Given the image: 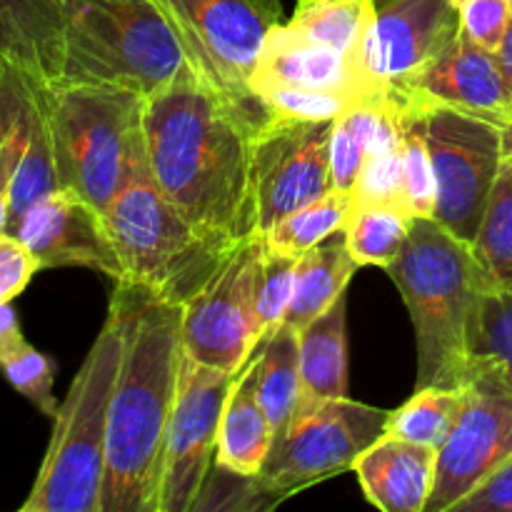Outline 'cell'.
I'll return each mask as SVG.
<instances>
[{"mask_svg":"<svg viewBox=\"0 0 512 512\" xmlns=\"http://www.w3.org/2000/svg\"><path fill=\"white\" fill-rule=\"evenodd\" d=\"M143 140L155 185L190 223L233 243L258 233L253 133L190 65L145 98Z\"/></svg>","mask_w":512,"mask_h":512,"instance_id":"6da1fadb","label":"cell"},{"mask_svg":"<svg viewBox=\"0 0 512 512\" xmlns=\"http://www.w3.org/2000/svg\"><path fill=\"white\" fill-rule=\"evenodd\" d=\"M110 303L123 318V360L108 410L100 512H158L165 433L185 355L183 308L125 280L115 283Z\"/></svg>","mask_w":512,"mask_h":512,"instance_id":"7a4b0ae2","label":"cell"},{"mask_svg":"<svg viewBox=\"0 0 512 512\" xmlns=\"http://www.w3.org/2000/svg\"><path fill=\"white\" fill-rule=\"evenodd\" d=\"M385 270L413 320L415 388H465L480 308L498 288L473 245L435 218H413L403 253Z\"/></svg>","mask_w":512,"mask_h":512,"instance_id":"3957f363","label":"cell"},{"mask_svg":"<svg viewBox=\"0 0 512 512\" xmlns=\"http://www.w3.org/2000/svg\"><path fill=\"white\" fill-rule=\"evenodd\" d=\"M105 220L123 263L125 283L180 308L213 280L243 243L210 235L190 223L155 185L145 148L130 165L123 188L105 210Z\"/></svg>","mask_w":512,"mask_h":512,"instance_id":"277c9868","label":"cell"},{"mask_svg":"<svg viewBox=\"0 0 512 512\" xmlns=\"http://www.w3.org/2000/svg\"><path fill=\"white\" fill-rule=\"evenodd\" d=\"M123 360V318L110 303L103 330L53 418L38 478L20 512H100L108 410Z\"/></svg>","mask_w":512,"mask_h":512,"instance_id":"5b68a950","label":"cell"},{"mask_svg":"<svg viewBox=\"0 0 512 512\" xmlns=\"http://www.w3.org/2000/svg\"><path fill=\"white\" fill-rule=\"evenodd\" d=\"M65 68L60 83L128 88L153 95L188 58L155 0H60Z\"/></svg>","mask_w":512,"mask_h":512,"instance_id":"8992f818","label":"cell"},{"mask_svg":"<svg viewBox=\"0 0 512 512\" xmlns=\"http://www.w3.org/2000/svg\"><path fill=\"white\" fill-rule=\"evenodd\" d=\"M145 95L128 88L58 83L48 88L60 188H70L100 213L123 188L143 143Z\"/></svg>","mask_w":512,"mask_h":512,"instance_id":"52a82bcc","label":"cell"},{"mask_svg":"<svg viewBox=\"0 0 512 512\" xmlns=\"http://www.w3.org/2000/svg\"><path fill=\"white\" fill-rule=\"evenodd\" d=\"M173 25L200 83L250 130L268 123L253 93V73L270 30L280 23V0H155Z\"/></svg>","mask_w":512,"mask_h":512,"instance_id":"ba28073f","label":"cell"},{"mask_svg":"<svg viewBox=\"0 0 512 512\" xmlns=\"http://www.w3.org/2000/svg\"><path fill=\"white\" fill-rule=\"evenodd\" d=\"M390 410L325 400L293 415L288 428L273 435L263 470L253 475L260 510H273L293 495L323 480L353 470L355 460L385 435Z\"/></svg>","mask_w":512,"mask_h":512,"instance_id":"9c48e42d","label":"cell"},{"mask_svg":"<svg viewBox=\"0 0 512 512\" xmlns=\"http://www.w3.org/2000/svg\"><path fill=\"white\" fill-rule=\"evenodd\" d=\"M423 103L435 175L433 218L473 245L503 170V125L428 98Z\"/></svg>","mask_w":512,"mask_h":512,"instance_id":"30bf717a","label":"cell"},{"mask_svg":"<svg viewBox=\"0 0 512 512\" xmlns=\"http://www.w3.org/2000/svg\"><path fill=\"white\" fill-rule=\"evenodd\" d=\"M265 240L255 233L233 250L223 268L183 305V353L210 368L238 375L263 338L258 320V278Z\"/></svg>","mask_w":512,"mask_h":512,"instance_id":"8fae6325","label":"cell"},{"mask_svg":"<svg viewBox=\"0 0 512 512\" xmlns=\"http://www.w3.org/2000/svg\"><path fill=\"white\" fill-rule=\"evenodd\" d=\"M233 373L183 355L173 415L165 433L158 512H193L218 448V428Z\"/></svg>","mask_w":512,"mask_h":512,"instance_id":"7c38bea8","label":"cell"},{"mask_svg":"<svg viewBox=\"0 0 512 512\" xmlns=\"http://www.w3.org/2000/svg\"><path fill=\"white\" fill-rule=\"evenodd\" d=\"M333 120L273 118L253 135V180L258 233L333 190L330 178Z\"/></svg>","mask_w":512,"mask_h":512,"instance_id":"4fadbf2b","label":"cell"},{"mask_svg":"<svg viewBox=\"0 0 512 512\" xmlns=\"http://www.w3.org/2000/svg\"><path fill=\"white\" fill-rule=\"evenodd\" d=\"M465 390L463 413L438 450L425 512H450L512 455V385L475 375Z\"/></svg>","mask_w":512,"mask_h":512,"instance_id":"5bb4252c","label":"cell"},{"mask_svg":"<svg viewBox=\"0 0 512 512\" xmlns=\"http://www.w3.org/2000/svg\"><path fill=\"white\" fill-rule=\"evenodd\" d=\"M460 33V8L453 0H385L360 48V68L385 90L438 58Z\"/></svg>","mask_w":512,"mask_h":512,"instance_id":"9a60e30c","label":"cell"},{"mask_svg":"<svg viewBox=\"0 0 512 512\" xmlns=\"http://www.w3.org/2000/svg\"><path fill=\"white\" fill-rule=\"evenodd\" d=\"M5 233L28 245L40 270L88 268L115 283L125 278L105 213L70 188L45 195Z\"/></svg>","mask_w":512,"mask_h":512,"instance_id":"2e32d148","label":"cell"},{"mask_svg":"<svg viewBox=\"0 0 512 512\" xmlns=\"http://www.w3.org/2000/svg\"><path fill=\"white\" fill-rule=\"evenodd\" d=\"M398 85L493 123L505 125L512 118V90L498 55L470 40L463 30L438 58Z\"/></svg>","mask_w":512,"mask_h":512,"instance_id":"e0dca14e","label":"cell"},{"mask_svg":"<svg viewBox=\"0 0 512 512\" xmlns=\"http://www.w3.org/2000/svg\"><path fill=\"white\" fill-rule=\"evenodd\" d=\"M265 88H288L300 93H348L358 98L383 93L360 70L358 60L313 43L288 23L270 30L253 73V93Z\"/></svg>","mask_w":512,"mask_h":512,"instance_id":"ac0fdd59","label":"cell"},{"mask_svg":"<svg viewBox=\"0 0 512 512\" xmlns=\"http://www.w3.org/2000/svg\"><path fill=\"white\" fill-rule=\"evenodd\" d=\"M438 450L385 433L353 465L365 500L383 512H425Z\"/></svg>","mask_w":512,"mask_h":512,"instance_id":"d6986e66","label":"cell"},{"mask_svg":"<svg viewBox=\"0 0 512 512\" xmlns=\"http://www.w3.org/2000/svg\"><path fill=\"white\" fill-rule=\"evenodd\" d=\"M0 58L43 88L65 68V18L60 0H0Z\"/></svg>","mask_w":512,"mask_h":512,"instance_id":"ffe728a7","label":"cell"},{"mask_svg":"<svg viewBox=\"0 0 512 512\" xmlns=\"http://www.w3.org/2000/svg\"><path fill=\"white\" fill-rule=\"evenodd\" d=\"M303 398L295 413L348 398V308L345 295L298 330Z\"/></svg>","mask_w":512,"mask_h":512,"instance_id":"44dd1931","label":"cell"},{"mask_svg":"<svg viewBox=\"0 0 512 512\" xmlns=\"http://www.w3.org/2000/svg\"><path fill=\"white\" fill-rule=\"evenodd\" d=\"M243 368L275 433L288 428L303 398L298 330L283 320L263 333Z\"/></svg>","mask_w":512,"mask_h":512,"instance_id":"7402d4cb","label":"cell"},{"mask_svg":"<svg viewBox=\"0 0 512 512\" xmlns=\"http://www.w3.org/2000/svg\"><path fill=\"white\" fill-rule=\"evenodd\" d=\"M273 435V425H270L263 405L255 398L248 373L245 368H240L228 400H225L223 418H220L215 465L235 475L253 478L263 470L270 445H273Z\"/></svg>","mask_w":512,"mask_h":512,"instance_id":"603a6c76","label":"cell"},{"mask_svg":"<svg viewBox=\"0 0 512 512\" xmlns=\"http://www.w3.org/2000/svg\"><path fill=\"white\" fill-rule=\"evenodd\" d=\"M358 268V260L353 258L345 243V233L343 238L333 235L300 255L295 263L293 298H290L285 323L300 330L310 320L323 315L335 300L343 298Z\"/></svg>","mask_w":512,"mask_h":512,"instance_id":"cb8c5ba5","label":"cell"},{"mask_svg":"<svg viewBox=\"0 0 512 512\" xmlns=\"http://www.w3.org/2000/svg\"><path fill=\"white\" fill-rule=\"evenodd\" d=\"M375 15V0H300L288 25L303 38L358 60Z\"/></svg>","mask_w":512,"mask_h":512,"instance_id":"d4e9b609","label":"cell"},{"mask_svg":"<svg viewBox=\"0 0 512 512\" xmlns=\"http://www.w3.org/2000/svg\"><path fill=\"white\" fill-rule=\"evenodd\" d=\"M33 108H30V140L25 148L23 163L15 175L13 193H10V213L5 230L13 228L25 210L33 208L45 195L55 193L60 188L58 163H55V143L53 130L48 118V88L33 83Z\"/></svg>","mask_w":512,"mask_h":512,"instance_id":"484cf974","label":"cell"},{"mask_svg":"<svg viewBox=\"0 0 512 512\" xmlns=\"http://www.w3.org/2000/svg\"><path fill=\"white\" fill-rule=\"evenodd\" d=\"M30 108V78L0 58V233L8 225L10 193L30 140Z\"/></svg>","mask_w":512,"mask_h":512,"instance_id":"4316f807","label":"cell"},{"mask_svg":"<svg viewBox=\"0 0 512 512\" xmlns=\"http://www.w3.org/2000/svg\"><path fill=\"white\" fill-rule=\"evenodd\" d=\"M355 205H398L408 208L405 200V175H403V145H400V125L388 95L383 93V115H380L378 135L365 158L363 170L353 188ZM413 215V213H410ZM415 218V215H413Z\"/></svg>","mask_w":512,"mask_h":512,"instance_id":"83f0119b","label":"cell"},{"mask_svg":"<svg viewBox=\"0 0 512 512\" xmlns=\"http://www.w3.org/2000/svg\"><path fill=\"white\" fill-rule=\"evenodd\" d=\"M350 213H353V193L345 190H328L313 203L303 205L300 210L280 220L275 228L263 235L265 245L275 253L300 258L315 245L325 243L333 235L345 233Z\"/></svg>","mask_w":512,"mask_h":512,"instance_id":"f1b7e54d","label":"cell"},{"mask_svg":"<svg viewBox=\"0 0 512 512\" xmlns=\"http://www.w3.org/2000/svg\"><path fill=\"white\" fill-rule=\"evenodd\" d=\"M465 395V388H415L403 408L390 410L385 433L440 450L463 413Z\"/></svg>","mask_w":512,"mask_h":512,"instance_id":"f546056e","label":"cell"},{"mask_svg":"<svg viewBox=\"0 0 512 512\" xmlns=\"http://www.w3.org/2000/svg\"><path fill=\"white\" fill-rule=\"evenodd\" d=\"M413 215L398 205H355L345 225V243L358 265L388 268L408 243Z\"/></svg>","mask_w":512,"mask_h":512,"instance_id":"4dcf8cb0","label":"cell"},{"mask_svg":"<svg viewBox=\"0 0 512 512\" xmlns=\"http://www.w3.org/2000/svg\"><path fill=\"white\" fill-rule=\"evenodd\" d=\"M385 93V90H383ZM383 93L365 98L333 120L330 133V178L335 190L353 193L355 180L363 170L365 158L378 135L383 115Z\"/></svg>","mask_w":512,"mask_h":512,"instance_id":"1f68e13d","label":"cell"},{"mask_svg":"<svg viewBox=\"0 0 512 512\" xmlns=\"http://www.w3.org/2000/svg\"><path fill=\"white\" fill-rule=\"evenodd\" d=\"M475 375L512 385V285L485 295L470 360V378Z\"/></svg>","mask_w":512,"mask_h":512,"instance_id":"d6a6232c","label":"cell"},{"mask_svg":"<svg viewBox=\"0 0 512 512\" xmlns=\"http://www.w3.org/2000/svg\"><path fill=\"white\" fill-rule=\"evenodd\" d=\"M473 250L498 288L512 285V168L505 160Z\"/></svg>","mask_w":512,"mask_h":512,"instance_id":"836d02e7","label":"cell"},{"mask_svg":"<svg viewBox=\"0 0 512 512\" xmlns=\"http://www.w3.org/2000/svg\"><path fill=\"white\" fill-rule=\"evenodd\" d=\"M0 373L28 403L38 408V413L55 418L60 405L53 395L55 363L48 355L40 353L25 340L20 348H15L13 353L0 360Z\"/></svg>","mask_w":512,"mask_h":512,"instance_id":"e575fe53","label":"cell"},{"mask_svg":"<svg viewBox=\"0 0 512 512\" xmlns=\"http://www.w3.org/2000/svg\"><path fill=\"white\" fill-rule=\"evenodd\" d=\"M373 98V95H370ZM268 118H290V120H335L360 103L358 95L348 93H300L288 88H265L258 93Z\"/></svg>","mask_w":512,"mask_h":512,"instance_id":"d590c367","label":"cell"},{"mask_svg":"<svg viewBox=\"0 0 512 512\" xmlns=\"http://www.w3.org/2000/svg\"><path fill=\"white\" fill-rule=\"evenodd\" d=\"M295 263L298 258L275 253L265 245L258 278V320L263 333L278 328L288 315L290 298H293Z\"/></svg>","mask_w":512,"mask_h":512,"instance_id":"8d00e7d4","label":"cell"},{"mask_svg":"<svg viewBox=\"0 0 512 512\" xmlns=\"http://www.w3.org/2000/svg\"><path fill=\"white\" fill-rule=\"evenodd\" d=\"M510 20L512 0H468L460 5V30L493 53H498Z\"/></svg>","mask_w":512,"mask_h":512,"instance_id":"74e56055","label":"cell"},{"mask_svg":"<svg viewBox=\"0 0 512 512\" xmlns=\"http://www.w3.org/2000/svg\"><path fill=\"white\" fill-rule=\"evenodd\" d=\"M40 273V263L28 245L10 233H0V305L13 303Z\"/></svg>","mask_w":512,"mask_h":512,"instance_id":"f35d334b","label":"cell"},{"mask_svg":"<svg viewBox=\"0 0 512 512\" xmlns=\"http://www.w3.org/2000/svg\"><path fill=\"white\" fill-rule=\"evenodd\" d=\"M450 512H512V455Z\"/></svg>","mask_w":512,"mask_h":512,"instance_id":"ab89813d","label":"cell"},{"mask_svg":"<svg viewBox=\"0 0 512 512\" xmlns=\"http://www.w3.org/2000/svg\"><path fill=\"white\" fill-rule=\"evenodd\" d=\"M23 343L25 338L23 330H20L18 315L13 310V303L0 305V360L13 353L15 348H20Z\"/></svg>","mask_w":512,"mask_h":512,"instance_id":"60d3db41","label":"cell"},{"mask_svg":"<svg viewBox=\"0 0 512 512\" xmlns=\"http://www.w3.org/2000/svg\"><path fill=\"white\" fill-rule=\"evenodd\" d=\"M495 55H498L500 68H503L505 80H508V85H510V90H512V20H510L508 30H505L503 43H500L498 53H495Z\"/></svg>","mask_w":512,"mask_h":512,"instance_id":"b9f144b4","label":"cell"},{"mask_svg":"<svg viewBox=\"0 0 512 512\" xmlns=\"http://www.w3.org/2000/svg\"><path fill=\"white\" fill-rule=\"evenodd\" d=\"M503 160L512 168V118L503 125Z\"/></svg>","mask_w":512,"mask_h":512,"instance_id":"7bdbcfd3","label":"cell"},{"mask_svg":"<svg viewBox=\"0 0 512 512\" xmlns=\"http://www.w3.org/2000/svg\"><path fill=\"white\" fill-rule=\"evenodd\" d=\"M453 3L458 5V8H460V5H465V3H468V0H453Z\"/></svg>","mask_w":512,"mask_h":512,"instance_id":"ee69618b","label":"cell"},{"mask_svg":"<svg viewBox=\"0 0 512 512\" xmlns=\"http://www.w3.org/2000/svg\"><path fill=\"white\" fill-rule=\"evenodd\" d=\"M375 3H378V5H380V3H385V0H375Z\"/></svg>","mask_w":512,"mask_h":512,"instance_id":"f6af8a7d","label":"cell"}]
</instances>
